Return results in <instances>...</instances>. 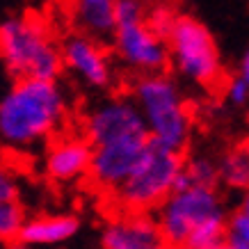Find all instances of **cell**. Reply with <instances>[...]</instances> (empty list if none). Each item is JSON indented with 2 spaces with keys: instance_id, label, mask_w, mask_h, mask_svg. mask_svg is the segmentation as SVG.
Returning a JSON list of instances; mask_svg holds the SVG:
<instances>
[{
  "instance_id": "22",
  "label": "cell",
  "mask_w": 249,
  "mask_h": 249,
  "mask_svg": "<svg viewBox=\"0 0 249 249\" xmlns=\"http://www.w3.org/2000/svg\"><path fill=\"white\" fill-rule=\"evenodd\" d=\"M0 199H18V181L7 165L0 162Z\"/></svg>"
},
{
  "instance_id": "21",
  "label": "cell",
  "mask_w": 249,
  "mask_h": 249,
  "mask_svg": "<svg viewBox=\"0 0 249 249\" xmlns=\"http://www.w3.org/2000/svg\"><path fill=\"white\" fill-rule=\"evenodd\" d=\"M144 18V7L140 0H117L114 2V25L133 23Z\"/></svg>"
},
{
  "instance_id": "12",
  "label": "cell",
  "mask_w": 249,
  "mask_h": 249,
  "mask_svg": "<svg viewBox=\"0 0 249 249\" xmlns=\"http://www.w3.org/2000/svg\"><path fill=\"white\" fill-rule=\"evenodd\" d=\"M91 162V144L87 137L67 135L51 142L44 158V169L55 183H71L87 176Z\"/></svg>"
},
{
  "instance_id": "19",
  "label": "cell",
  "mask_w": 249,
  "mask_h": 249,
  "mask_svg": "<svg viewBox=\"0 0 249 249\" xmlns=\"http://www.w3.org/2000/svg\"><path fill=\"white\" fill-rule=\"evenodd\" d=\"M224 98L233 107L247 106L249 98V55L245 53V57L240 60V67L233 76L229 78V83L224 85Z\"/></svg>"
},
{
  "instance_id": "23",
  "label": "cell",
  "mask_w": 249,
  "mask_h": 249,
  "mask_svg": "<svg viewBox=\"0 0 249 249\" xmlns=\"http://www.w3.org/2000/svg\"><path fill=\"white\" fill-rule=\"evenodd\" d=\"M7 249H28V247H23L21 242H9V245H7Z\"/></svg>"
},
{
  "instance_id": "15",
  "label": "cell",
  "mask_w": 249,
  "mask_h": 249,
  "mask_svg": "<svg viewBox=\"0 0 249 249\" xmlns=\"http://www.w3.org/2000/svg\"><path fill=\"white\" fill-rule=\"evenodd\" d=\"M217 174L219 183L224 188L242 192L249 185V151L247 146H233L217 160Z\"/></svg>"
},
{
  "instance_id": "11",
  "label": "cell",
  "mask_w": 249,
  "mask_h": 249,
  "mask_svg": "<svg viewBox=\"0 0 249 249\" xmlns=\"http://www.w3.org/2000/svg\"><path fill=\"white\" fill-rule=\"evenodd\" d=\"M103 249H172L162 240L156 219L149 213L124 211L114 215L101 233Z\"/></svg>"
},
{
  "instance_id": "6",
  "label": "cell",
  "mask_w": 249,
  "mask_h": 249,
  "mask_svg": "<svg viewBox=\"0 0 249 249\" xmlns=\"http://www.w3.org/2000/svg\"><path fill=\"white\" fill-rule=\"evenodd\" d=\"M227 204L219 188L185 185L172 190L156 208V227L172 249H181L192 231L211 219L227 217Z\"/></svg>"
},
{
  "instance_id": "10",
  "label": "cell",
  "mask_w": 249,
  "mask_h": 249,
  "mask_svg": "<svg viewBox=\"0 0 249 249\" xmlns=\"http://www.w3.org/2000/svg\"><path fill=\"white\" fill-rule=\"evenodd\" d=\"M62 67L69 69L78 80H83L89 87L106 89L112 83V64L107 57L106 48L101 41L87 37V35H71V37L60 46Z\"/></svg>"
},
{
  "instance_id": "16",
  "label": "cell",
  "mask_w": 249,
  "mask_h": 249,
  "mask_svg": "<svg viewBox=\"0 0 249 249\" xmlns=\"http://www.w3.org/2000/svg\"><path fill=\"white\" fill-rule=\"evenodd\" d=\"M183 174L188 176L192 185H204V188H219V174H217V160L211 156L196 153L183 160Z\"/></svg>"
},
{
  "instance_id": "4",
  "label": "cell",
  "mask_w": 249,
  "mask_h": 249,
  "mask_svg": "<svg viewBox=\"0 0 249 249\" xmlns=\"http://www.w3.org/2000/svg\"><path fill=\"white\" fill-rule=\"evenodd\" d=\"M183 167V153L172 151L156 142H146L142 156L112 195L124 211L151 213L174 190Z\"/></svg>"
},
{
  "instance_id": "3",
  "label": "cell",
  "mask_w": 249,
  "mask_h": 249,
  "mask_svg": "<svg viewBox=\"0 0 249 249\" xmlns=\"http://www.w3.org/2000/svg\"><path fill=\"white\" fill-rule=\"evenodd\" d=\"M0 62L14 78L57 80L64 69L60 46L35 16H16L0 23Z\"/></svg>"
},
{
  "instance_id": "14",
  "label": "cell",
  "mask_w": 249,
  "mask_h": 249,
  "mask_svg": "<svg viewBox=\"0 0 249 249\" xmlns=\"http://www.w3.org/2000/svg\"><path fill=\"white\" fill-rule=\"evenodd\" d=\"M114 2L117 0H69V9L83 35L107 41L114 32Z\"/></svg>"
},
{
  "instance_id": "18",
  "label": "cell",
  "mask_w": 249,
  "mask_h": 249,
  "mask_svg": "<svg viewBox=\"0 0 249 249\" xmlns=\"http://www.w3.org/2000/svg\"><path fill=\"white\" fill-rule=\"evenodd\" d=\"M227 249H249V206L240 204L227 217Z\"/></svg>"
},
{
  "instance_id": "9",
  "label": "cell",
  "mask_w": 249,
  "mask_h": 249,
  "mask_svg": "<svg viewBox=\"0 0 249 249\" xmlns=\"http://www.w3.org/2000/svg\"><path fill=\"white\" fill-rule=\"evenodd\" d=\"M146 142H149V135H130L91 146V162L87 172L91 183L98 190L112 195L135 167Z\"/></svg>"
},
{
  "instance_id": "13",
  "label": "cell",
  "mask_w": 249,
  "mask_h": 249,
  "mask_svg": "<svg viewBox=\"0 0 249 249\" xmlns=\"http://www.w3.org/2000/svg\"><path fill=\"white\" fill-rule=\"evenodd\" d=\"M80 231V219L69 213H53V215H35L23 219L16 242L28 249L55 247L69 242Z\"/></svg>"
},
{
  "instance_id": "17",
  "label": "cell",
  "mask_w": 249,
  "mask_h": 249,
  "mask_svg": "<svg viewBox=\"0 0 249 249\" xmlns=\"http://www.w3.org/2000/svg\"><path fill=\"white\" fill-rule=\"evenodd\" d=\"M23 219L25 211L18 204V199H0V245L16 242Z\"/></svg>"
},
{
  "instance_id": "20",
  "label": "cell",
  "mask_w": 249,
  "mask_h": 249,
  "mask_svg": "<svg viewBox=\"0 0 249 249\" xmlns=\"http://www.w3.org/2000/svg\"><path fill=\"white\" fill-rule=\"evenodd\" d=\"M144 21H146V25H149L156 35H160L162 39H167V35H169V30H172L174 21H176V16H174L172 9L158 7V9H153L151 14H144Z\"/></svg>"
},
{
  "instance_id": "2",
  "label": "cell",
  "mask_w": 249,
  "mask_h": 249,
  "mask_svg": "<svg viewBox=\"0 0 249 249\" xmlns=\"http://www.w3.org/2000/svg\"><path fill=\"white\" fill-rule=\"evenodd\" d=\"M133 103L140 110L149 140L183 153L192 140V110L178 83L165 71L142 73L133 83Z\"/></svg>"
},
{
  "instance_id": "5",
  "label": "cell",
  "mask_w": 249,
  "mask_h": 249,
  "mask_svg": "<svg viewBox=\"0 0 249 249\" xmlns=\"http://www.w3.org/2000/svg\"><path fill=\"white\" fill-rule=\"evenodd\" d=\"M167 53L176 73L196 87H215L224 76L219 48L204 23L192 16H176L167 35Z\"/></svg>"
},
{
  "instance_id": "1",
  "label": "cell",
  "mask_w": 249,
  "mask_h": 249,
  "mask_svg": "<svg viewBox=\"0 0 249 249\" xmlns=\"http://www.w3.org/2000/svg\"><path fill=\"white\" fill-rule=\"evenodd\" d=\"M67 119V96L57 80L16 78L0 98V144L28 151L48 142Z\"/></svg>"
},
{
  "instance_id": "7",
  "label": "cell",
  "mask_w": 249,
  "mask_h": 249,
  "mask_svg": "<svg viewBox=\"0 0 249 249\" xmlns=\"http://www.w3.org/2000/svg\"><path fill=\"white\" fill-rule=\"evenodd\" d=\"M114 53L124 64L133 71L142 73H158L169 64L167 41L146 25V21L119 23L112 32Z\"/></svg>"
},
{
  "instance_id": "8",
  "label": "cell",
  "mask_w": 249,
  "mask_h": 249,
  "mask_svg": "<svg viewBox=\"0 0 249 249\" xmlns=\"http://www.w3.org/2000/svg\"><path fill=\"white\" fill-rule=\"evenodd\" d=\"M130 135H146L140 110L130 96H110L85 114V137L91 146Z\"/></svg>"
}]
</instances>
